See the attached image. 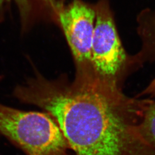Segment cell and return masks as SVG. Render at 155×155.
Listing matches in <instances>:
<instances>
[{"label": "cell", "mask_w": 155, "mask_h": 155, "mask_svg": "<svg viewBox=\"0 0 155 155\" xmlns=\"http://www.w3.org/2000/svg\"><path fill=\"white\" fill-rule=\"evenodd\" d=\"M141 31L144 45L142 51L133 57L136 64L155 58V13L148 17L147 23L141 25ZM144 95L155 97V78L139 96Z\"/></svg>", "instance_id": "8992f818"}, {"label": "cell", "mask_w": 155, "mask_h": 155, "mask_svg": "<svg viewBox=\"0 0 155 155\" xmlns=\"http://www.w3.org/2000/svg\"><path fill=\"white\" fill-rule=\"evenodd\" d=\"M0 133L27 155H71L60 128L48 113L20 110L0 104Z\"/></svg>", "instance_id": "7a4b0ae2"}, {"label": "cell", "mask_w": 155, "mask_h": 155, "mask_svg": "<svg viewBox=\"0 0 155 155\" xmlns=\"http://www.w3.org/2000/svg\"><path fill=\"white\" fill-rule=\"evenodd\" d=\"M95 11L96 22L91 47L94 76L106 86L121 90L123 79L133 65L132 58L122 47L108 1L100 0Z\"/></svg>", "instance_id": "3957f363"}, {"label": "cell", "mask_w": 155, "mask_h": 155, "mask_svg": "<svg viewBox=\"0 0 155 155\" xmlns=\"http://www.w3.org/2000/svg\"><path fill=\"white\" fill-rule=\"evenodd\" d=\"M140 129L145 139L155 148V101L150 100Z\"/></svg>", "instance_id": "52a82bcc"}, {"label": "cell", "mask_w": 155, "mask_h": 155, "mask_svg": "<svg viewBox=\"0 0 155 155\" xmlns=\"http://www.w3.org/2000/svg\"><path fill=\"white\" fill-rule=\"evenodd\" d=\"M95 11L80 0L61 6L57 18L72 52L76 75H94L91 61Z\"/></svg>", "instance_id": "277c9868"}, {"label": "cell", "mask_w": 155, "mask_h": 155, "mask_svg": "<svg viewBox=\"0 0 155 155\" xmlns=\"http://www.w3.org/2000/svg\"><path fill=\"white\" fill-rule=\"evenodd\" d=\"M14 95L38 106L55 120L74 155H155L140 126L150 100L130 98L95 77L38 75Z\"/></svg>", "instance_id": "6da1fadb"}, {"label": "cell", "mask_w": 155, "mask_h": 155, "mask_svg": "<svg viewBox=\"0 0 155 155\" xmlns=\"http://www.w3.org/2000/svg\"><path fill=\"white\" fill-rule=\"evenodd\" d=\"M12 3L17 8L24 28L48 15L57 17L61 6L57 0H0V21L5 16L7 7Z\"/></svg>", "instance_id": "5b68a950"}]
</instances>
